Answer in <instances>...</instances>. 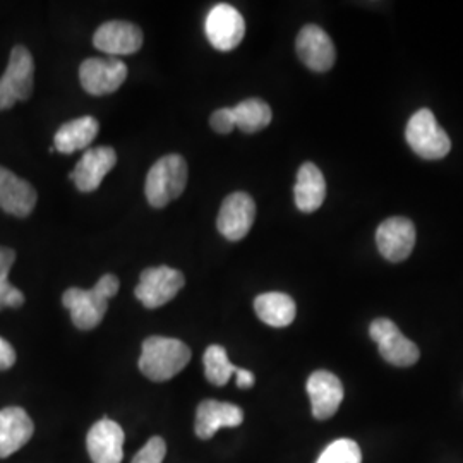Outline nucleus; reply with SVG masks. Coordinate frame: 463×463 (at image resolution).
<instances>
[{"label":"nucleus","mask_w":463,"mask_h":463,"mask_svg":"<svg viewBox=\"0 0 463 463\" xmlns=\"http://www.w3.org/2000/svg\"><path fill=\"white\" fill-rule=\"evenodd\" d=\"M120 281L116 275H103L97 285L90 290L69 288L62 296V304L71 313V319L76 328L90 331L97 328L107 315L109 300L117 296Z\"/></svg>","instance_id":"f257e3e1"},{"label":"nucleus","mask_w":463,"mask_h":463,"mask_svg":"<svg viewBox=\"0 0 463 463\" xmlns=\"http://www.w3.org/2000/svg\"><path fill=\"white\" fill-rule=\"evenodd\" d=\"M191 348L177 338L149 336L143 342L139 371L155 383L172 380L191 361Z\"/></svg>","instance_id":"f03ea898"},{"label":"nucleus","mask_w":463,"mask_h":463,"mask_svg":"<svg viewBox=\"0 0 463 463\" xmlns=\"http://www.w3.org/2000/svg\"><path fill=\"white\" fill-rule=\"evenodd\" d=\"M187 184V164L181 155L162 156L149 168L145 194L153 208H164L179 198Z\"/></svg>","instance_id":"7ed1b4c3"},{"label":"nucleus","mask_w":463,"mask_h":463,"mask_svg":"<svg viewBox=\"0 0 463 463\" xmlns=\"http://www.w3.org/2000/svg\"><path fill=\"white\" fill-rule=\"evenodd\" d=\"M34 62L30 50L17 45L11 52L9 64L0 78V110H9L17 101L33 93Z\"/></svg>","instance_id":"20e7f679"},{"label":"nucleus","mask_w":463,"mask_h":463,"mask_svg":"<svg viewBox=\"0 0 463 463\" xmlns=\"http://www.w3.org/2000/svg\"><path fill=\"white\" fill-rule=\"evenodd\" d=\"M405 137L415 155L426 160H441L451 149L448 134L430 109H422L411 117Z\"/></svg>","instance_id":"39448f33"},{"label":"nucleus","mask_w":463,"mask_h":463,"mask_svg":"<svg viewBox=\"0 0 463 463\" xmlns=\"http://www.w3.org/2000/svg\"><path fill=\"white\" fill-rule=\"evenodd\" d=\"M185 285L183 273L170 266L146 268L134 290L136 298L146 309H158L175 298Z\"/></svg>","instance_id":"423d86ee"},{"label":"nucleus","mask_w":463,"mask_h":463,"mask_svg":"<svg viewBox=\"0 0 463 463\" xmlns=\"http://www.w3.org/2000/svg\"><path fill=\"white\" fill-rule=\"evenodd\" d=\"M371 338L378 344L381 357L398 367H411L419 361V348L412 340L403 336L397 325L386 317L374 319L369 328Z\"/></svg>","instance_id":"0eeeda50"},{"label":"nucleus","mask_w":463,"mask_h":463,"mask_svg":"<svg viewBox=\"0 0 463 463\" xmlns=\"http://www.w3.org/2000/svg\"><path fill=\"white\" fill-rule=\"evenodd\" d=\"M204 32L213 49L231 52L244 40L246 21L231 4H218L206 16Z\"/></svg>","instance_id":"6e6552de"},{"label":"nucleus","mask_w":463,"mask_h":463,"mask_svg":"<svg viewBox=\"0 0 463 463\" xmlns=\"http://www.w3.org/2000/svg\"><path fill=\"white\" fill-rule=\"evenodd\" d=\"M128 80V66L118 59H86L80 67L84 91L103 97L117 91Z\"/></svg>","instance_id":"1a4fd4ad"},{"label":"nucleus","mask_w":463,"mask_h":463,"mask_svg":"<svg viewBox=\"0 0 463 463\" xmlns=\"http://www.w3.org/2000/svg\"><path fill=\"white\" fill-rule=\"evenodd\" d=\"M256 220V203L248 193H233L223 199L216 229L227 241H242Z\"/></svg>","instance_id":"9d476101"},{"label":"nucleus","mask_w":463,"mask_h":463,"mask_svg":"<svg viewBox=\"0 0 463 463\" xmlns=\"http://www.w3.org/2000/svg\"><path fill=\"white\" fill-rule=\"evenodd\" d=\"M376 244L388 261L400 263L407 260L414 250V223L403 216L384 220L376 231Z\"/></svg>","instance_id":"9b49d317"},{"label":"nucleus","mask_w":463,"mask_h":463,"mask_svg":"<svg viewBox=\"0 0 463 463\" xmlns=\"http://www.w3.org/2000/svg\"><path fill=\"white\" fill-rule=\"evenodd\" d=\"M124 430L116 420L103 417L86 438L88 453L93 463H120L124 458Z\"/></svg>","instance_id":"f8f14e48"},{"label":"nucleus","mask_w":463,"mask_h":463,"mask_svg":"<svg viewBox=\"0 0 463 463\" xmlns=\"http://www.w3.org/2000/svg\"><path fill=\"white\" fill-rule=\"evenodd\" d=\"M296 50L300 61L315 72L330 71L336 59V52L330 36L316 24H307L300 30Z\"/></svg>","instance_id":"ddd939ff"},{"label":"nucleus","mask_w":463,"mask_h":463,"mask_svg":"<svg viewBox=\"0 0 463 463\" xmlns=\"http://www.w3.org/2000/svg\"><path fill=\"white\" fill-rule=\"evenodd\" d=\"M116 149L110 146L90 148L80 160V164L71 172L69 179L74 181V185L81 193L97 191L107 174L116 166Z\"/></svg>","instance_id":"4468645a"},{"label":"nucleus","mask_w":463,"mask_h":463,"mask_svg":"<svg viewBox=\"0 0 463 463\" xmlns=\"http://www.w3.org/2000/svg\"><path fill=\"white\" fill-rule=\"evenodd\" d=\"M93 45L109 55H131L143 47V32L128 21H109L93 34Z\"/></svg>","instance_id":"2eb2a0df"},{"label":"nucleus","mask_w":463,"mask_h":463,"mask_svg":"<svg viewBox=\"0 0 463 463\" xmlns=\"http://www.w3.org/2000/svg\"><path fill=\"white\" fill-rule=\"evenodd\" d=\"M307 395L313 415L317 420H326L336 414L344 400V384L330 371H316L307 380Z\"/></svg>","instance_id":"dca6fc26"},{"label":"nucleus","mask_w":463,"mask_h":463,"mask_svg":"<svg viewBox=\"0 0 463 463\" xmlns=\"http://www.w3.org/2000/svg\"><path fill=\"white\" fill-rule=\"evenodd\" d=\"M38 194L33 185L0 166V210L9 215L24 218L36 206Z\"/></svg>","instance_id":"f3484780"},{"label":"nucleus","mask_w":463,"mask_h":463,"mask_svg":"<svg viewBox=\"0 0 463 463\" xmlns=\"http://www.w3.org/2000/svg\"><path fill=\"white\" fill-rule=\"evenodd\" d=\"M244 420V412L241 407L227 403V402H216V400H204L198 405L196 411V436L199 439H210L216 434V430L222 428H237Z\"/></svg>","instance_id":"a211bd4d"},{"label":"nucleus","mask_w":463,"mask_h":463,"mask_svg":"<svg viewBox=\"0 0 463 463\" xmlns=\"http://www.w3.org/2000/svg\"><path fill=\"white\" fill-rule=\"evenodd\" d=\"M34 432L32 417L21 407L0 411V458H7L24 447Z\"/></svg>","instance_id":"6ab92c4d"},{"label":"nucleus","mask_w":463,"mask_h":463,"mask_svg":"<svg viewBox=\"0 0 463 463\" xmlns=\"http://www.w3.org/2000/svg\"><path fill=\"white\" fill-rule=\"evenodd\" d=\"M296 206L302 213H315L326 198V181L323 172L311 162L298 168V183L294 187Z\"/></svg>","instance_id":"aec40b11"},{"label":"nucleus","mask_w":463,"mask_h":463,"mask_svg":"<svg viewBox=\"0 0 463 463\" xmlns=\"http://www.w3.org/2000/svg\"><path fill=\"white\" fill-rule=\"evenodd\" d=\"M99 131V120L95 117L84 116L69 120L59 128L53 137V148L64 155L88 148Z\"/></svg>","instance_id":"412c9836"},{"label":"nucleus","mask_w":463,"mask_h":463,"mask_svg":"<svg viewBox=\"0 0 463 463\" xmlns=\"http://www.w3.org/2000/svg\"><path fill=\"white\" fill-rule=\"evenodd\" d=\"M254 311L258 317L273 328H285L292 325L298 315V306L294 298L281 292L261 294L254 300Z\"/></svg>","instance_id":"4be33fe9"},{"label":"nucleus","mask_w":463,"mask_h":463,"mask_svg":"<svg viewBox=\"0 0 463 463\" xmlns=\"http://www.w3.org/2000/svg\"><path fill=\"white\" fill-rule=\"evenodd\" d=\"M231 112L235 128L248 134L263 131L271 124L273 118L269 105L260 99H244L231 109Z\"/></svg>","instance_id":"5701e85b"},{"label":"nucleus","mask_w":463,"mask_h":463,"mask_svg":"<svg viewBox=\"0 0 463 463\" xmlns=\"http://www.w3.org/2000/svg\"><path fill=\"white\" fill-rule=\"evenodd\" d=\"M206 380L215 386H225L235 374L237 365H233L227 355V350L222 345H210L203 357Z\"/></svg>","instance_id":"b1692460"},{"label":"nucleus","mask_w":463,"mask_h":463,"mask_svg":"<svg viewBox=\"0 0 463 463\" xmlns=\"http://www.w3.org/2000/svg\"><path fill=\"white\" fill-rule=\"evenodd\" d=\"M16 261V250L0 246V311L4 307H21L24 294L9 283V271Z\"/></svg>","instance_id":"393cba45"},{"label":"nucleus","mask_w":463,"mask_h":463,"mask_svg":"<svg viewBox=\"0 0 463 463\" xmlns=\"http://www.w3.org/2000/svg\"><path fill=\"white\" fill-rule=\"evenodd\" d=\"M316 463H363V451L354 439H336L319 455Z\"/></svg>","instance_id":"a878e982"},{"label":"nucleus","mask_w":463,"mask_h":463,"mask_svg":"<svg viewBox=\"0 0 463 463\" xmlns=\"http://www.w3.org/2000/svg\"><path fill=\"white\" fill-rule=\"evenodd\" d=\"M166 455V443L164 438L155 436L145 447L137 451L131 463H164Z\"/></svg>","instance_id":"bb28decb"},{"label":"nucleus","mask_w":463,"mask_h":463,"mask_svg":"<svg viewBox=\"0 0 463 463\" xmlns=\"http://www.w3.org/2000/svg\"><path fill=\"white\" fill-rule=\"evenodd\" d=\"M210 124L218 134H231L235 129L231 109H218L210 118Z\"/></svg>","instance_id":"cd10ccee"},{"label":"nucleus","mask_w":463,"mask_h":463,"mask_svg":"<svg viewBox=\"0 0 463 463\" xmlns=\"http://www.w3.org/2000/svg\"><path fill=\"white\" fill-rule=\"evenodd\" d=\"M16 364V350L0 336V371H7Z\"/></svg>","instance_id":"c85d7f7f"},{"label":"nucleus","mask_w":463,"mask_h":463,"mask_svg":"<svg viewBox=\"0 0 463 463\" xmlns=\"http://www.w3.org/2000/svg\"><path fill=\"white\" fill-rule=\"evenodd\" d=\"M235 376H237V386L239 388H242V390H249V388H252L254 386V374L248 371V369H242V367H237V371H235Z\"/></svg>","instance_id":"c756f323"}]
</instances>
